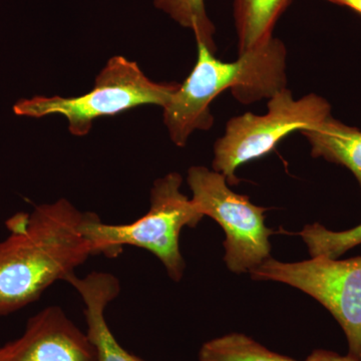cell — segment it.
Instances as JSON below:
<instances>
[{
	"label": "cell",
	"mask_w": 361,
	"mask_h": 361,
	"mask_svg": "<svg viewBox=\"0 0 361 361\" xmlns=\"http://www.w3.org/2000/svg\"><path fill=\"white\" fill-rule=\"evenodd\" d=\"M326 1L336 6L348 7L361 16V0H326Z\"/></svg>",
	"instance_id": "obj_16"
},
{
	"label": "cell",
	"mask_w": 361,
	"mask_h": 361,
	"mask_svg": "<svg viewBox=\"0 0 361 361\" xmlns=\"http://www.w3.org/2000/svg\"><path fill=\"white\" fill-rule=\"evenodd\" d=\"M183 178L170 173L156 180L148 212L129 224H106L94 213H87L82 231L96 255L118 257L125 246L144 249L156 256L169 276L179 282L186 263L180 251L183 228L196 227L204 215L180 192Z\"/></svg>",
	"instance_id": "obj_3"
},
{
	"label": "cell",
	"mask_w": 361,
	"mask_h": 361,
	"mask_svg": "<svg viewBox=\"0 0 361 361\" xmlns=\"http://www.w3.org/2000/svg\"><path fill=\"white\" fill-rule=\"evenodd\" d=\"M193 71L164 106V123L176 146H186L195 130L212 128L210 106L226 90L243 104L270 99L285 89L286 49L275 39L256 51L240 54L237 61L225 63L201 44Z\"/></svg>",
	"instance_id": "obj_2"
},
{
	"label": "cell",
	"mask_w": 361,
	"mask_h": 361,
	"mask_svg": "<svg viewBox=\"0 0 361 361\" xmlns=\"http://www.w3.org/2000/svg\"><path fill=\"white\" fill-rule=\"evenodd\" d=\"M249 273L256 281L290 285L322 304L343 330L348 355L361 361V256L311 257L296 263L271 257Z\"/></svg>",
	"instance_id": "obj_7"
},
{
	"label": "cell",
	"mask_w": 361,
	"mask_h": 361,
	"mask_svg": "<svg viewBox=\"0 0 361 361\" xmlns=\"http://www.w3.org/2000/svg\"><path fill=\"white\" fill-rule=\"evenodd\" d=\"M66 282L75 289L84 303L85 334L94 348L96 361H145L123 348L106 322V308L121 291L118 278L108 272H92L85 277L75 273Z\"/></svg>",
	"instance_id": "obj_9"
},
{
	"label": "cell",
	"mask_w": 361,
	"mask_h": 361,
	"mask_svg": "<svg viewBox=\"0 0 361 361\" xmlns=\"http://www.w3.org/2000/svg\"><path fill=\"white\" fill-rule=\"evenodd\" d=\"M267 108L263 116L246 113L230 118L224 135L214 145L213 170L224 176L230 186L240 182V166L268 155L291 133L314 127L331 115L324 97L310 94L295 99L287 87L270 97Z\"/></svg>",
	"instance_id": "obj_5"
},
{
	"label": "cell",
	"mask_w": 361,
	"mask_h": 361,
	"mask_svg": "<svg viewBox=\"0 0 361 361\" xmlns=\"http://www.w3.org/2000/svg\"><path fill=\"white\" fill-rule=\"evenodd\" d=\"M292 0H234L233 18L240 54L256 51L273 39V30Z\"/></svg>",
	"instance_id": "obj_11"
},
{
	"label": "cell",
	"mask_w": 361,
	"mask_h": 361,
	"mask_svg": "<svg viewBox=\"0 0 361 361\" xmlns=\"http://www.w3.org/2000/svg\"><path fill=\"white\" fill-rule=\"evenodd\" d=\"M298 235L312 258L338 259L353 247L361 245V225L348 231L336 232L314 223L306 225Z\"/></svg>",
	"instance_id": "obj_14"
},
{
	"label": "cell",
	"mask_w": 361,
	"mask_h": 361,
	"mask_svg": "<svg viewBox=\"0 0 361 361\" xmlns=\"http://www.w3.org/2000/svg\"><path fill=\"white\" fill-rule=\"evenodd\" d=\"M187 182L197 209L224 230V261L231 272H250L271 258L269 237L274 232L265 225L267 209L235 193L224 176L203 166L190 168Z\"/></svg>",
	"instance_id": "obj_6"
},
{
	"label": "cell",
	"mask_w": 361,
	"mask_h": 361,
	"mask_svg": "<svg viewBox=\"0 0 361 361\" xmlns=\"http://www.w3.org/2000/svg\"><path fill=\"white\" fill-rule=\"evenodd\" d=\"M155 6L180 26L191 30L197 42L216 54V30L207 13L205 0H155Z\"/></svg>",
	"instance_id": "obj_13"
},
{
	"label": "cell",
	"mask_w": 361,
	"mask_h": 361,
	"mask_svg": "<svg viewBox=\"0 0 361 361\" xmlns=\"http://www.w3.org/2000/svg\"><path fill=\"white\" fill-rule=\"evenodd\" d=\"M310 142L311 155L348 168L361 190V130L331 115L310 129L301 130Z\"/></svg>",
	"instance_id": "obj_10"
},
{
	"label": "cell",
	"mask_w": 361,
	"mask_h": 361,
	"mask_svg": "<svg viewBox=\"0 0 361 361\" xmlns=\"http://www.w3.org/2000/svg\"><path fill=\"white\" fill-rule=\"evenodd\" d=\"M199 361H300L274 353L243 334H226L205 342Z\"/></svg>",
	"instance_id": "obj_12"
},
{
	"label": "cell",
	"mask_w": 361,
	"mask_h": 361,
	"mask_svg": "<svg viewBox=\"0 0 361 361\" xmlns=\"http://www.w3.org/2000/svg\"><path fill=\"white\" fill-rule=\"evenodd\" d=\"M180 84L149 80L135 61L116 56L109 59L97 75L94 89L75 97L35 96L13 106L18 116L39 118L65 116L73 135L89 134L92 123L102 116H115L130 109L154 104L166 106Z\"/></svg>",
	"instance_id": "obj_4"
},
{
	"label": "cell",
	"mask_w": 361,
	"mask_h": 361,
	"mask_svg": "<svg viewBox=\"0 0 361 361\" xmlns=\"http://www.w3.org/2000/svg\"><path fill=\"white\" fill-rule=\"evenodd\" d=\"M85 218L87 213L61 199L6 221L9 235L0 241V315L35 302L96 256L82 231Z\"/></svg>",
	"instance_id": "obj_1"
},
{
	"label": "cell",
	"mask_w": 361,
	"mask_h": 361,
	"mask_svg": "<svg viewBox=\"0 0 361 361\" xmlns=\"http://www.w3.org/2000/svg\"><path fill=\"white\" fill-rule=\"evenodd\" d=\"M0 361H96V355L85 331L52 305L28 320L23 336L0 348Z\"/></svg>",
	"instance_id": "obj_8"
},
{
	"label": "cell",
	"mask_w": 361,
	"mask_h": 361,
	"mask_svg": "<svg viewBox=\"0 0 361 361\" xmlns=\"http://www.w3.org/2000/svg\"><path fill=\"white\" fill-rule=\"evenodd\" d=\"M304 361H358L350 355H341L334 351L316 349Z\"/></svg>",
	"instance_id": "obj_15"
}]
</instances>
